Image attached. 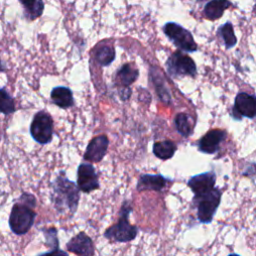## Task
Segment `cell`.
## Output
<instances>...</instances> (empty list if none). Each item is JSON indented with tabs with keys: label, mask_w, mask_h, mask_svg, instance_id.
Returning <instances> with one entry per match:
<instances>
[{
	"label": "cell",
	"mask_w": 256,
	"mask_h": 256,
	"mask_svg": "<svg viewBox=\"0 0 256 256\" xmlns=\"http://www.w3.org/2000/svg\"><path fill=\"white\" fill-rule=\"evenodd\" d=\"M51 201L59 213L73 215L79 203V188L61 172L52 182Z\"/></svg>",
	"instance_id": "cell-1"
},
{
	"label": "cell",
	"mask_w": 256,
	"mask_h": 256,
	"mask_svg": "<svg viewBox=\"0 0 256 256\" xmlns=\"http://www.w3.org/2000/svg\"><path fill=\"white\" fill-rule=\"evenodd\" d=\"M132 211L130 202L124 201L120 209L118 221L108 227L104 232V237L116 242H129L135 239L138 228L129 222V214Z\"/></svg>",
	"instance_id": "cell-2"
},
{
	"label": "cell",
	"mask_w": 256,
	"mask_h": 256,
	"mask_svg": "<svg viewBox=\"0 0 256 256\" xmlns=\"http://www.w3.org/2000/svg\"><path fill=\"white\" fill-rule=\"evenodd\" d=\"M36 212L33 210V207L19 201L13 205L10 212V229L13 233L17 235H24L30 230V228L34 224Z\"/></svg>",
	"instance_id": "cell-3"
},
{
	"label": "cell",
	"mask_w": 256,
	"mask_h": 256,
	"mask_svg": "<svg viewBox=\"0 0 256 256\" xmlns=\"http://www.w3.org/2000/svg\"><path fill=\"white\" fill-rule=\"evenodd\" d=\"M30 134L39 144H47L51 142L53 137V120L49 113L39 111L35 114L31 122Z\"/></svg>",
	"instance_id": "cell-4"
},
{
	"label": "cell",
	"mask_w": 256,
	"mask_h": 256,
	"mask_svg": "<svg viewBox=\"0 0 256 256\" xmlns=\"http://www.w3.org/2000/svg\"><path fill=\"white\" fill-rule=\"evenodd\" d=\"M222 192L218 188H214L209 193L194 198L197 202V217L201 223H210L220 204Z\"/></svg>",
	"instance_id": "cell-5"
},
{
	"label": "cell",
	"mask_w": 256,
	"mask_h": 256,
	"mask_svg": "<svg viewBox=\"0 0 256 256\" xmlns=\"http://www.w3.org/2000/svg\"><path fill=\"white\" fill-rule=\"evenodd\" d=\"M163 31L179 49L185 52H194L197 50V44L195 43L192 34L181 25L174 22H168L164 25Z\"/></svg>",
	"instance_id": "cell-6"
},
{
	"label": "cell",
	"mask_w": 256,
	"mask_h": 256,
	"mask_svg": "<svg viewBox=\"0 0 256 256\" xmlns=\"http://www.w3.org/2000/svg\"><path fill=\"white\" fill-rule=\"evenodd\" d=\"M167 71L172 77L196 75V64L192 58L181 51L174 52L166 62Z\"/></svg>",
	"instance_id": "cell-7"
},
{
	"label": "cell",
	"mask_w": 256,
	"mask_h": 256,
	"mask_svg": "<svg viewBox=\"0 0 256 256\" xmlns=\"http://www.w3.org/2000/svg\"><path fill=\"white\" fill-rule=\"evenodd\" d=\"M77 186L84 193H90L100 187L97 173L90 163H81L77 169Z\"/></svg>",
	"instance_id": "cell-8"
},
{
	"label": "cell",
	"mask_w": 256,
	"mask_h": 256,
	"mask_svg": "<svg viewBox=\"0 0 256 256\" xmlns=\"http://www.w3.org/2000/svg\"><path fill=\"white\" fill-rule=\"evenodd\" d=\"M216 175L214 172H205L192 176L188 181L189 188L194 193V198L203 196L215 188Z\"/></svg>",
	"instance_id": "cell-9"
},
{
	"label": "cell",
	"mask_w": 256,
	"mask_h": 256,
	"mask_svg": "<svg viewBox=\"0 0 256 256\" xmlns=\"http://www.w3.org/2000/svg\"><path fill=\"white\" fill-rule=\"evenodd\" d=\"M66 248L69 252L76 254L77 256H93L94 246L92 239L83 231L73 236L66 244Z\"/></svg>",
	"instance_id": "cell-10"
},
{
	"label": "cell",
	"mask_w": 256,
	"mask_h": 256,
	"mask_svg": "<svg viewBox=\"0 0 256 256\" xmlns=\"http://www.w3.org/2000/svg\"><path fill=\"white\" fill-rule=\"evenodd\" d=\"M109 140L106 135L94 137L88 144L84 153V159L89 162H100L107 153Z\"/></svg>",
	"instance_id": "cell-11"
},
{
	"label": "cell",
	"mask_w": 256,
	"mask_h": 256,
	"mask_svg": "<svg viewBox=\"0 0 256 256\" xmlns=\"http://www.w3.org/2000/svg\"><path fill=\"white\" fill-rule=\"evenodd\" d=\"M234 115H240L241 117L255 118L256 117V96L250 95L245 92L239 93L235 98L234 103Z\"/></svg>",
	"instance_id": "cell-12"
},
{
	"label": "cell",
	"mask_w": 256,
	"mask_h": 256,
	"mask_svg": "<svg viewBox=\"0 0 256 256\" xmlns=\"http://www.w3.org/2000/svg\"><path fill=\"white\" fill-rule=\"evenodd\" d=\"M226 132L220 129H214L207 132L199 141H198V149L206 154L215 153L220 144L225 140Z\"/></svg>",
	"instance_id": "cell-13"
},
{
	"label": "cell",
	"mask_w": 256,
	"mask_h": 256,
	"mask_svg": "<svg viewBox=\"0 0 256 256\" xmlns=\"http://www.w3.org/2000/svg\"><path fill=\"white\" fill-rule=\"evenodd\" d=\"M169 180L160 174H143L139 177L136 189L139 192L145 190L161 191Z\"/></svg>",
	"instance_id": "cell-14"
},
{
	"label": "cell",
	"mask_w": 256,
	"mask_h": 256,
	"mask_svg": "<svg viewBox=\"0 0 256 256\" xmlns=\"http://www.w3.org/2000/svg\"><path fill=\"white\" fill-rule=\"evenodd\" d=\"M50 98L56 106L62 109H67L74 105L72 91L64 86H58L53 88L50 94Z\"/></svg>",
	"instance_id": "cell-15"
},
{
	"label": "cell",
	"mask_w": 256,
	"mask_h": 256,
	"mask_svg": "<svg viewBox=\"0 0 256 256\" xmlns=\"http://www.w3.org/2000/svg\"><path fill=\"white\" fill-rule=\"evenodd\" d=\"M139 75L138 69L132 65L131 63H126L121 66V68L116 73V79L117 83L121 86L127 89H129V86L134 83Z\"/></svg>",
	"instance_id": "cell-16"
},
{
	"label": "cell",
	"mask_w": 256,
	"mask_h": 256,
	"mask_svg": "<svg viewBox=\"0 0 256 256\" xmlns=\"http://www.w3.org/2000/svg\"><path fill=\"white\" fill-rule=\"evenodd\" d=\"M231 5L228 0H212L204 7V15L209 20H216L223 15V12Z\"/></svg>",
	"instance_id": "cell-17"
},
{
	"label": "cell",
	"mask_w": 256,
	"mask_h": 256,
	"mask_svg": "<svg viewBox=\"0 0 256 256\" xmlns=\"http://www.w3.org/2000/svg\"><path fill=\"white\" fill-rule=\"evenodd\" d=\"M24 9V15L29 20H35L42 15L44 3L42 0H19Z\"/></svg>",
	"instance_id": "cell-18"
},
{
	"label": "cell",
	"mask_w": 256,
	"mask_h": 256,
	"mask_svg": "<svg viewBox=\"0 0 256 256\" xmlns=\"http://www.w3.org/2000/svg\"><path fill=\"white\" fill-rule=\"evenodd\" d=\"M175 151H176V145L174 142L170 140L156 142L153 145L154 155L161 160H167L172 158Z\"/></svg>",
	"instance_id": "cell-19"
},
{
	"label": "cell",
	"mask_w": 256,
	"mask_h": 256,
	"mask_svg": "<svg viewBox=\"0 0 256 256\" xmlns=\"http://www.w3.org/2000/svg\"><path fill=\"white\" fill-rule=\"evenodd\" d=\"M175 126L180 135L183 137H188L193 130V125H192V119L189 115L185 113H179L175 117Z\"/></svg>",
	"instance_id": "cell-20"
},
{
	"label": "cell",
	"mask_w": 256,
	"mask_h": 256,
	"mask_svg": "<svg viewBox=\"0 0 256 256\" xmlns=\"http://www.w3.org/2000/svg\"><path fill=\"white\" fill-rule=\"evenodd\" d=\"M95 59L101 66L110 65L115 59V50L110 45H102L95 53Z\"/></svg>",
	"instance_id": "cell-21"
},
{
	"label": "cell",
	"mask_w": 256,
	"mask_h": 256,
	"mask_svg": "<svg viewBox=\"0 0 256 256\" xmlns=\"http://www.w3.org/2000/svg\"><path fill=\"white\" fill-rule=\"evenodd\" d=\"M219 34L222 36V38L224 40V43H225V47L227 49L232 48L237 43V38L234 34L233 26L230 22L225 23L224 25H222L219 28Z\"/></svg>",
	"instance_id": "cell-22"
},
{
	"label": "cell",
	"mask_w": 256,
	"mask_h": 256,
	"mask_svg": "<svg viewBox=\"0 0 256 256\" xmlns=\"http://www.w3.org/2000/svg\"><path fill=\"white\" fill-rule=\"evenodd\" d=\"M14 111L15 105L13 98L4 88L0 89V113L4 115H9L12 114Z\"/></svg>",
	"instance_id": "cell-23"
},
{
	"label": "cell",
	"mask_w": 256,
	"mask_h": 256,
	"mask_svg": "<svg viewBox=\"0 0 256 256\" xmlns=\"http://www.w3.org/2000/svg\"><path fill=\"white\" fill-rule=\"evenodd\" d=\"M43 232H44V235H45V238H46V244L49 245L52 248V250L58 249L59 242H58V238H57L56 228L50 227L48 229L43 230Z\"/></svg>",
	"instance_id": "cell-24"
},
{
	"label": "cell",
	"mask_w": 256,
	"mask_h": 256,
	"mask_svg": "<svg viewBox=\"0 0 256 256\" xmlns=\"http://www.w3.org/2000/svg\"><path fill=\"white\" fill-rule=\"evenodd\" d=\"M38 256H68V254L65 251H63V250L54 249V250H51L49 252H45V253L39 254Z\"/></svg>",
	"instance_id": "cell-25"
},
{
	"label": "cell",
	"mask_w": 256,
	"mask_h": 256,
	"mask_svg": "<svg viewBox=\"0 0 256 256\" xmlns=\"http://www.w3.org/2000/svg\"><path fill=\"white\" fill-rule=\"evenodd\" d=\"M228 256H240V255H238V254H235V253H232V254H229Z\"/></svg>",
	"instance_id": "cell-26"
}]
</instances>
